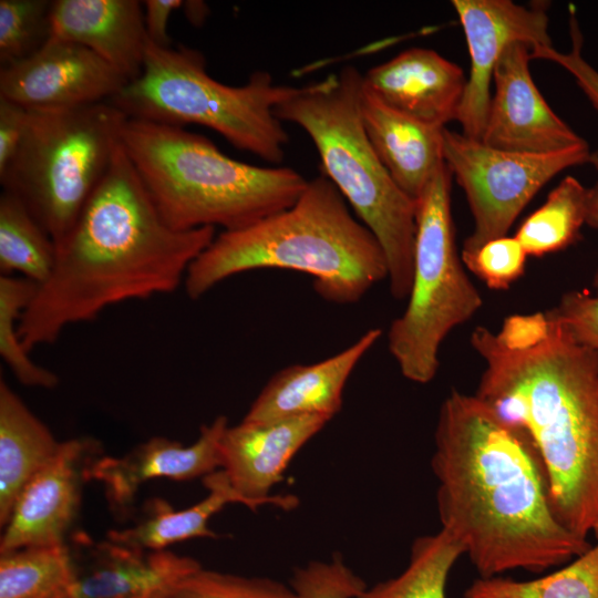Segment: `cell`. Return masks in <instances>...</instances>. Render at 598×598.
I'll return each mask as SVG.
<instances>
[{
    "label": "cell",
    "instance_id": "obj_1",
    "mask_svg": "<svg viewBox=\"0 0 598 598\" xmlns=\"http://www.w3.org/2000/svg\"><path fill=\"white\" fill-rule=\"evenodd\" d=\"M432 471L442 529L482 578L563 566L591 545L568 530L527 433L475 394L452 390L441 404Z\"/></svg>",
    "mask_w": 598,
    "mask_h": 598
},
{
    "label": "cell",
    "instance_id": "obj_2",
    "mask_svg": "<svg viewBox=\"0 0 598 598\" xmlns=\"http://www.w3.org/2000/svg\"><path fill=\"white\" fill-rule=\"evenodd\" d=\"M470 342L485 363L475 395L527 433L559 522L598 538V350L547 311L511 315L496 332L477 327Z\"/></svg>",
    "mask_w": 598,
    "mask_h": 598
},
{
    "label": "cell",
    "instance_id": "obj_3",
    "mask_svg": "<svg viewBox=\"0 0 598 598\" xmlns=\"http://www.w3.org/2000/svg\"><path fill=\"white\" fill-rule=\"evenodd\" d=\"M215 236L214 227H169L121 142L20 318L24 349L51 344L68 327L93 321L112 306L174 292Z\"/></svg>",
    "mask_w": 598,
    "mask_h": 598
},
{
    "label": "cell",
    "instance_id": "obj_4",
    "mask_svg": "<svg viewBox=\"0 0 598 598\" xmlns=\"http://www.w3.org/2000/svg\"><path fill=\"white\" fill-rule=\"evenodd\" d=\"M261 268L307 274L315 291L338 305L358 302L388 278L380 243L323 174L308 181L289 208L215 236L190 264L184 288L198 299L235 275Z\"/></svg>",
    "mask_w": 598,
    "mask_h": 598
},
{
    "label": "cell",
    "instance_id": "obj_5",
    "mask_svg": "<svg viewBox=\"0 0 598 598\" xmlns=\"http://www.w3.org/2000/svg\"><path fill=\"white\" fill-rule=\"evenodd\" d=\"M122 145L164 221L175 230H237L289 208L308 181L286 166L234 159L185 127L126 120Z\"/></svg>",
    "mask_w": 598,
    "mask_h": 598
},
{
    "label": "cell",
    "instance_id": "obj_6",
    "mask_svg": "<svg viewBox=\"0 0 598 598\" xmlns=\"http://www.w3.org/2000/svg\"><path fill=\"white\" fill-rule=\"evenodd\" d=\"M362 87L363 75L344 66L322 81L296 87L275 114L309 135L323 175L380 243L390 292L403 300L412 286L416 203L395 184L367 136Z\"/></svg>",
    "mask_w": 598,
    "mask_h": 598
},
{
    "label": "cell",
    "instance_id": "obj_7",
    "mask_svg": "<svg viewBox=\"0 0 598 598\" xmlns=\"http://www.w3.org/2000/svg\"><path fill=\"white\" fill-rule=\"evenodd\" d=\"M295 90L266 71L254 72L243 85H228L207 73L199 50L148 41L141 74L110 103L128 118L206 126L234 147L279 166L289 136L275 109Z\"/></svg>",
    "mask_w": 598,
    "mask_h": 598
},
{
    "label": "cell",
    "instance_id": "obj_8",
    "mask_svg": "<svg viewBox=\"0 0 598 598\" xmlns=\"http://www.w3.org/2000/svg\"><path fill=\"white\" fill-rule=\"evenodd\" d=\"M126 120L110 102L29 110L25 134L0 184L27 206L55 245L105 176Z\"/></svg>",
    "mask_w": 598,
    "mask_h": 598
},
{
    "label": "cell",
    "instance_id": "obj_9",
    "mask_svg": "<svg viewBox=\"0 0 598 598\" xmlns=\"http://www.w3.org/2000/svg\"><path fill=\"white\" fill-rule=\"evenodd\" d=\"M452 179L444 162L415 200L412 286L404 312L388 331V348L402 375L420 384L434 379L445 337L483 303L456 250Z\"/></svg>",
    "mask_w": 598,
    "mask_h": 598
},
{
    "label": "cell",
    "instance_id": "obj_10",
    "mask_svg": "<svg viewBox=\"0 0 598 598\" xmlns=\"http://www.w3.org/2000/svg\"><path fill=\"white\" fill-rule=\"evenodd\" d=\"M587 142L549 154L508 152L489 147L444 127L443 157L463 188L474 218L462 254L507 233L536 193L558 173L589 163Z\"/></svg>",
    "mask_w": 598,
    "mask_h": 598
},
{
    "label": "cell",
    "instance_id": "obj_11",
    "mask_svg": "<svg viewBox=\"0 0 598 598\" xmlns=\"http://www.w3.org/2000/svg\"><path fill=\"white\" fill-rule=\"evenodd\" d=\"M465 35L471 68L457 122L462 134L481 141L491 102L494 68L515 42L551 47L546 7L511 0H453Z\"/></svg>",
    "mask_w": 598,
    "mask_h": 598
},
{
    "label": "cell",
    "instance_id": "obj_12",
    "mask_svg": "<svg viewBox=\"0 0 598 598\" xmlns=\"http://www.w3.org/2000/svg\"><path fill=\"white\" fill-rule=\"evenodd\" d=\"M92 437L60 443L53 458L19 495L0 538V554L30 546L66 544L78 518L83 485L101 456Z\"/></svg>",
    "mask_w": 598,
    "mask_h": 598
},
{
    "label": "cell",
    "instance_id": "obj_13",
    "mask_svg": "<svg viewBox=\"0 0 598 598\" xmlns=\"http://www.w3.org/2000/svg\"><path fill=\"white\" fill-rule=\"evenodd\" d=\"M127 83L91 50L54 38L27 59L0 68V97L28 110L110 102Z\"/></svg>",
    "mask_w": 598,
    "mask_h": 598
},
{
    "label": "cell",
    "instance_id": "obj_14",
    "mask_svg": "<svg viewBox=\"0 0 598 598\" xmlns=\"http://www.w3.org/2000/svg\"><path fill=\"white\" fill-rule=\"evenodd\" d=\"M532 59V45L523 42L508 45L498 59L481 142L528 154L555 153L586 142L543 97L529 71Z\"/></svg>",
    "mask_w": 598,
    "mask_h": 598
},
{
    "label": "cell",
    "instance_id": "obj_15",
    "mask_svg": "<svg viewBox=\"0 0 598 598\" xmlns=\"http://www.w3.org/2000/svg\"><path fill=\"white\" fill-rule=\"evenodd\" d=\"M73 577L64 598H172L200 564L173 551L133 548L83 532L68 542Z\"/></svg>",
    "mask_w": 598,
    "mask_h": 598
},
{
    "label": "cell",
    "instance_id": "obj_16",
    "mask_svg": "<svg viewBox=\"0 0 598 598\" xmlns=\"http://www.w3.org/2000/svg\"><path fill=\"white\" fill-rule=\"evenodd\" d=\"M330 420L315 414L228 425L219 442L220 470L251 509L264 505L291 509L298 505L297 497L270 492L292 457Z\"/></svg>",
    "mask_w": 598,
    "mask_h": 598
},
{
    "label": "cell",
    "instance_id": "obj_17",
    "mask_svg": "<svg viewBox=\"0 0 598 598\" xmlns=\"http://www.w3.org/2000/svg\"><path fill=\"white\" fill-rule=\"evenodd\" d=\"M229 425L225 415L200 427L197 440L186 446L154 436L123 456H100L89 470V481L103 485L111 509L125 514L140 487L155 478L188 481L220 468L219 442Z\"/></svg>",
    "mask_w": 598,
    "mask_h": 598
},
{
    "label": "cell",
    "instance_id": "obj_18",
    "mask_svg": "<svg viewBox=\"0 0 598 598\" xmlns=\"http://www.w3.org/2000/svg\"><path fill=\"white\" fill-rule=\"evenodd\" d=\"M466 83L461 66L425 48L402 51L363 75L364 89L381 102L436 127L457 120Z\"/></svg>",
    "mask_w": 598,
    "mask_h": 598
},
{
    "label": "cell",
    "instance_id": "obj_19",
    "mask_svg": "<svg viewBox=\"0 0 598 598\" xmlns=\"http://www.w3.org/2000/svg\"><path fill=\"white\" fill-rule=\"evenodd\" d=\"M381 336L380 328H372L328 359L278 370L264 385L243 420L268 422L315 414L332 419L342 408L343 390L349 377Z\"/></svg>",
    "mask_w": 598,
    "mask_h": 598
},
{
    "label": "cell",
    "instance_id": "obj_20",
    "mask_svg": "<svg viewBox=\"0 0 598 598\" xmlns=\"http://www.w3.org/2000/svg\"><path fill=\"white\" fill-rule=\"evenodd\" d=\"M51 38L82 45L131 82L142 72L147 48L143 1L53 0Z\"/></svg>",
    "mask_w": 598,
    "mask_h": 598
},
{
    "label": "cell",
    "instance_id": "obj_21",
    "mask_svg": "<svg viewBox=\"0 0 598 598\" xmlns=\"http://www.w3.org/2000/svg\"><path fill=\"white\" fill-rule=\"evenodd\" d=\"M367 136L395 184L416 200L444 163L443 130L414 120L362 87Z\"/></svg>",
    "mask_w": 598,
    "mask_h": 598
},
{
    "label": "cell",
    "instance_id": "obj_22",
    "mask_svg": "<svg viewBox=\"0 0 598 598\" xmlns=\"http://www.w3.org/2000/svg\"><path fill=\"white\" fill-rule=\"evenodd\" d=\"M59 441L22 399L0 379V525L32 477L56 454Z\"/></svg>",
    "mask_w": 598,
    "mask_h": 598
},
{
    "label": "cell",
    "instance_id": "obj_23",
    "mask_svg": "<svg viewBox=\"0 0 598 598\" xmlns=\"http://www.w3.org/2000/svg\"><path fill=\"white\" fill-rule=\"evenodd\" d=\"M203 484L208 493L195 505L176 511L166 501L154 498L140 522L127 528L110 530L107 538L133 548L163 550L190 538L218 537L208 527V522L228 504L240 503L251 509L249 502L235 491L223 470L204 476Z\"/></svg>",
    "mask_w": 598,
    "mask_h": 598
},
{
    "label": "cell",
    "instance_id": "obj_24",
    "mask_svg": "<svg viewBox=\"0 0 598 598\" xmlns=\"http://www.w3.org/2000/svg\"><path fill=\"white\" fill-rule=\"evenodd\" d=\"M592 187L574 176L564 177L516 231L527 256L540 257L575 244L581 227L589 226Z\"/></svg>",
    "mask_w": 598,
    "mask_h": 598
},
{
    "label": "cell",
    "instance_id": "obj_25",
    "mask_svg": "<svg viewBox=\"0 0 598 598\" xmlns=\"http://www.w3.org/2000/svg\"><path fill=\"white\" fill-rule=\"evenodd\" d=\"M56 259L53 238L13 194H0V271L19 274L39 286L50 277Z\"/></svg>",
    "mask_w": 598,
    "mask_h": 598
},
{
    "label": "cell",
    "instance_id": "obj_26",
    "mask_svg": "<svg viewBox=\"0 0 598 598\" xmlns=\"http://www.w3.org/2000/svg\"><path fill=\"white\" fill-rule=\"evenodd\" d=\"M462 546L444 529L414 539L409 564L396 577L365 588L358 598H446L450 571Z\"/></svg>",
    "mask_w": 598,
    "mask_h": 598
},
{
    "label": "cell",
    "instance_id": "obj_27",
    "mask_svg": "<svg viewBox=\"0 0 598 598\" xmlns=\"http://www.w3.org/2000/svg\"><path fill=\"white\" fill-rule=\"evenodd\" d=\"M72 577L68 543L0 554V598H64Z\"/></svg>",
    "mask_w": 598,
    "mask_h": 598
},
{
    "label": "cell",
    "instance_id": "obj_28",
    "mask_svg": "<svg viewBox=\"0 0 598 598\" xmlns=\"http://www.w3.org/2000/svg\"><path fill=\"white\" fill-rule=\"evenodd\" d=\"M464 598H598V542L558 570L535 579L480 577Z\"/></svg>",
    "mask_w": 598,
    "mask_h": 598
},
{
    "label": "cell",
    "instance_id": "obj_29",
    "mask_svg": "<svg viewBox=\"0 0 598 598\" xmlns=\"http://www.w3.org/2000/svg\"><path fill=\"white\" fill-rule=\"evenodd\" d=\"M38 287V283L21 276H0V355L23 385L53 389L59 384V377L30 358L18 333L20 318Z\"/></svg>",
    "mask_w": 598,
    "mask_h": 598
},
{
    "label": "cell",
    "instance_id": "obj_30",
    "mask_svg": "<svg viewBox=\"0 0 598 598\" xmlns=\"http://www.w3.org/2000/svg\"><path fill=\"white\" fill-rule=\"evenodd\" d=\"M53 0H0V68L27 59L51 38Z\"/></svg>",
    "mask_w": 598,
    "mask_h": 598
},
{
    "label": "cell",
    "instance_id": "obj_31",
    "mask_svg": "<svg viewBox=\"0 0 598 598\" xmlns=\"http://www.w3.org/2000/svg\"><path fill=\"white\" fill-rule=\"evenodd\" d=\"M172 598H300L283 584L265 577H246L200 567L188 576Z\"/></svg>",
    "mask_w": 598,
    "mask_h": 598
},
{
    "label": "cell",
    "instance_id": "obj_32",
    "mask_svg": "<svg viewBox=\"0 0 598 598\" xmlns=\"http://www.w3.org/2000/svg\"><path fill=\"white\" fill-rule=\"evenodd\" d=\"M527 254L519 240L503 236L492 239L468 254H461L463 264L488 288L505 290L522 277Z\"/></svg>",
    "mask_w": 598,
    "mask_h": 598
},
{
    "label": "cell",
    "instance_id": "obj_33",
    "mask_svg": "<svg viewBox=\"0 0 598 598\" xmlns=\"http://www.w3.org/2000/svg\"><path fill=\"white\" fill-rule=\"evenodd\" d=\"M291 588L300 598H358L365 582L340 556L330 561L313 560L295 569Z\"/></svg>",
    "mask_w": 598,
    "mask_h": 598
},
{
    "label": "cell",
    "instance_id": "obj_34",
    "mask_svg": "<svg viewBox=\"0 0 598 598\" xmlns=\"http://www.w3.org/2000/svg\"><path fill=\"white\" fill-rule=\"evenodd\" d=\"M547 313L559 321L577 342L598 350V295L571 290Z\"/></svg>",
    "mask_w": 598,
    "mask_h": 598
},
{
    "label": "cell",
    "instance_id": "obj_35",
    "mask_svg": "<svg viewBox=\"0 0 598 598\" xmlns=\"http://www.w3.org/2000/svg\"><path fill=\"white\" fill-rule=\"evenodd\" d=\"M569 28L571 49L568 52L557 51L553 45L537 47L532 49V58L555 62L568 71L598 113V71L582 56L584 38L574 11L570 12Z\"/></svg>",
    "mask_w": 598,
    "mask_h": 598
},
{
    "label": "cell",
    "instance_id": "obj_36",
    "mask_svg": "<svg viewBox=\"0 0 598 598\" xmlns=\"http://www.w3.org/2000/svg\"><path fill=\"white\" fill-rule=\"evenodd\" d=\"M28 121V109L0 97V175L13 161L25 134Z\"/></svg>",
    "mask_w": 598,
    "mask_h": 598
},
{
    "label": "cell",
    "instance_id": "obj_37",
    "mask_svg": "<svg viewBox=\"0 0 598 598\" xmlns=\"http://www.w3.org/2000/svg\"><path fill=\"white\" fill-rule=\"evenodd\" d=\"M183 0L143 1L144 24L147 40L158 47H172L167 32L168 19L174 10L181 9Z\"/></svg>",
    "mask_w": 598,
    "mask_h": 598
},
{
    "label": "cell",
    "instance_id": "obj_38",
    "mask_svg": "<svg viewBox=\"0 0 598 598\" xmlns=\"http://www.w3.org/2000/svg\"><path fill=\"white\" fill-rule=\"evenodd\" d=\"M187 21L194 27H200L205 23L209 7L204 1L183 0L182 8Z\"/></svg>",
    "mask_w": 598,
    "mask_h": 598
},
{
    "label": "cell",
    "instance_id": "obj_39",
    "mask_svg": "<svg viewBox=\"0 0 598 598\" xmlns=\"http://www.w3.org/2000/svg\"><path fill=\"white\" fill-rule=\"evenodd\" d=\"M589 163L598 171V151L592 152ZM589 227L598 228V184L592 187V200ZM594 286L598 295V274L595 277Z\"/></svg>",
    "mask_w": 598,
    "mask_h": 598
}]
</instances>
